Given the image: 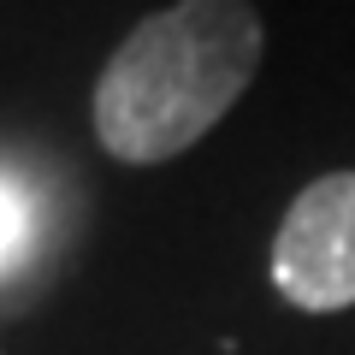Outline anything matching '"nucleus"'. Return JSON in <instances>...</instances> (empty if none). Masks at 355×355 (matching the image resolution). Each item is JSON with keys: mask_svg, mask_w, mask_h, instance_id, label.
I'll list each match as a JSON object with an SVG mask.
<instances>
[{"mask_svg": "<svg viewBox=\"0 0 355 355\" xmlns=\"http://www.w3.org/2000/svg\"><path fill=\"white\" fill-rule=\"evenodd\" d=\"M261 71L249 0H178L142 18L95 83V137L125 166H160L207 137Z\"/></svg>", "mask_w": 355, "mask_h": 355, "instance_id": "1", "label": "nucleus"}, {"mask_svg": "<svg viewBox=\"0 0 355 355\" xmlns=\"http://www.w3.org/2000/svg\"><path fill=\"white\" fill-rule=\"evenodd\" d=\"M272 284L302 314L355 302V172L314 178L272 237Z\"/></svg>", "mask_w": 355, "mask_h": 355, "instance_id": "2", "label": "nucleus"}, {"mask_svg": "<svg viewBox=\"0 0 355 355\" xmlns=\"http://www.w3.org/2000/svg\"><path fill=\"white\" fill-rule=\"evenodd\" d=\"M36 237V202L12 172H0V272H12L18 254Z\"/></svg>", "mask_w": 355, "mask_h": 355, "instance_id": "3", "label": "nucleus"}]
</instances>
